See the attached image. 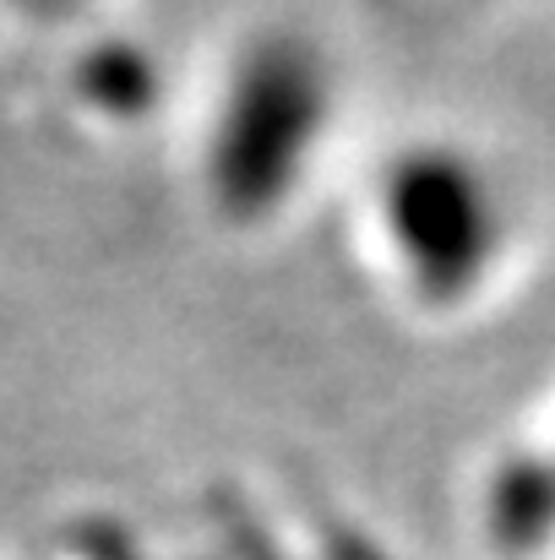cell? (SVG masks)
Instances as JSON below:
<instances>
[{"instance_id": "3957f363", "label": "cell", "mask_w": 555, "mask_h": 560, "mask_svg": "<svg viewBox=\"0 0 555 560\" xmlns=\"http://www.w3.org/2000/svg\"><path fill=\"white\" fill-rule=\"evenodd\" d=\"M490 539L507 556H534L555 539V463L540 457H512L485 495Z\"/></svg>"}, {"instance_id": "5b68a950", "label": "cell", "mask_w": 555, "mask_h": 560, "mask_svg": "<svg viewBox=\"0 0 555 560\" xmlns=\"http://www.w3.org/2000/svg\"><path fill=\"white\" fill-rule=\"evenodd\" d=\"M327 560H386L370 539H360V534H349V528H338L333 539H327Z\"/></svg>"}, {"instance_id": "6da1fadb", "label": "cell", "mask_w": 555, "mask_h": 560, "mask_svg": "<svg viewBox=\"0 0 555 560\" xmlns=\"http://www.w3.org/2000/svg\"><path fill=\"white\" fill-rule=\"evenodd\" d=\"M327 120V71L300 38H262L240 55L212 126V196L234 218L273 212Z\"/></svg>"}, {"instance_id": "277c9868", "label": "cell", "mask_w": 555, "mask_h": 560, "mask_svg": "<svg viewBox=\"0 0 555 560\" xmlns=\"http://www.w3.org/2000/svg\"><path fill=\"white\" fill-rule=\"evenodd\" d=\"M82 82V98L99 104L104 115H142L159 93V71L142 49H126V44H104L82 60L77 71Z\"/></svg>"}, {"instance_id": "7a4b0ae2", "label": "cell", "mask_w": 555, "mask_h": 560, "mask_svg": "<svg viewBox=\"0 0 555 560\" xmlns=\"http://www.w3.org/2000/svg\"><path fill=\"white\" fill-rule=\"evenodd\" d=\"M386 229L414 283L430 300H458L479 283L496 250V201L463 153L419 148L386 170Z\"/></svg>"}]
</instances>
